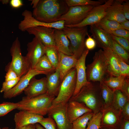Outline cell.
Here are the masks:
<instances>
[{"mask_svg":"<svg viewBox=\"0 0 129 129\" xmlns=\"http://www.w3.org/2000/svg\"><path fill=\"white\" fill-rule=\"evenodd\" d=\"M65 0H41L32 13L33 17L40 21L52 23L58 20L68 10Z\"/></svg>","mask_w":129,"mask_h":129,"instance_id":"6da1fadb","label":"cell"},{"mask_svg":"<svg viewBox=\"0 0 129 129\" xmlns=\"http://www.w3.org/2000/svg\"><path fill=\"white\" fill-rule=\"evenodd\" d=\"M70 100L83 103L94 113L101 112L104 108V102L101 97L100 85L93 82H88L81 89L76 95Z\"/></svg>","mask_w":129,"mask_h":129,"instance_id":"7a4b0ae2","label":"cell"},{"mask_svg":"<svg viewBox=\"0 0 129 129\" xmlns=\"http://www.w3.org/2000/svg\"><path fill=\"white\" fill-rule=\"evenodd\" d=\"M55 97L47 93L30 98L25 96L18 102L17 109L43 116L47 114L48 109Z\"/></svg>","mask_w":129,"mask_h":129,"instance_id":"3957f363","label":"cell"},{"mask_svg":"<svg viewBox=\"0 0 129 129\" xmlns=\"http://www.w3.org/2000/svg\"><path fill=\"white\" fill-rule=\"evenodd\" d=\"M86 73L88 81L100 83L104 81L107 74V64L102 50L95 53L93 61L86 67Z\"/></svg>","mask_w":129,"mask_h":129,"instance_id":"277c9868","label":"cell"},{"mask_svg":"<svg viewBox=\"0 0 129 129\" xmlns=\"http://www.w3.org/2000/svg\"><path fill=\"white\" fill-rule=\"evenodd\" d=\"M62 30L70 41L71 52L79 59L85 49V37L88 34L87 26L69 27L65 26Z\"/></svg>","mask_w":129,"mask_h":129,"instance_id":"5b68a950","label":"cell"},{"mask_svg":"<svg viewBox=\"0 0 129 129\" xmlns=\"http://www.w3.org/2000/svg\"><path fill=\"white\" fill-rule=\"evenodd\" d=\"M10 53L12 60L7 66L6 70H13L18 77H21L31 68L26 56H23L22 54L20 43L18 37L13 43L10 48Z\"/></svg>","mask_w":129,"mask_h":129,"instance_id":"8992f818","label":"cell"},{"mask_svg":"<svg viewBox=\"0 0 129 129\" xmlns=\"http://www.w3.org/2000/svg\"><path fill=\"white\" fill-rule=\"evenodd\" d=\"M76 79V71L75 67L70 70L63 78L58 94L52 104L67 103L74 92Z\"/></svg>","mask_w":129,"mask_h":129,"instance_id":"52a82bcc","label":"cell"},{"mask_svg":"<svg viewBox=\"0 0 129 129\" xmlns=\"http://www.w3.org/2000/svg\"><path fill=\"white\" fill-rule=\"evenodd\" d=\"M67 104H52L47 114L55 121L57 129H72V124L69 120L67 112Z\"/></svg>","mask_w":129,"mask_h":129,"instance_id":"ba28073f","label":"cell"},{"mask_svg":"<svg viewBox=\"0 0 129 129\" xmlns=\"http://www.w3.org/2000/svg\"><path fill=\"white\" fill-rule=\"evenodd\" d=\"M94 7L91 5L69 7L67 12L62 16L58 21H64L65 26L78 24L87 17Z\"/></svg>","mask_w":129,"mask_h":129,"instance_id":"9c48e42d","label":"cell"},{"mask_svg":"<svg viewBox=\"0 0 129 129\" xmlns=\"http://www.w3.org/2000/svg\"><path fill=\"white\" fill-rule=\"evenodd\" d=\"M113 0L105 1L102 4L94 7L87 17L79 23L65 26L69 27H81L96 24L105 17L107 9Z\"/></svg>","mask_w":129,"mask_h":129,"instance_id":"30bf717a","label":"cell"},{"mask_svg":"<svg viewBox=\"0 0 129 129\" xmlns=\"http://www.w3.org/2000/svg\"><path fill=\"white\" fill-rule=\"evenodd\" d=\"M24 19L18 25L19 29L22 32H25L28 28L37 27L43 26L51 27L55 29L62 30L65 27L64 21H60L52 23H46L37 20L33 16L32 12L25 10L22 13Z\"/></svg>","mask_w":129,"mask_h":129,"instance_id":"8fae6325","label":"cell"},{"mask_svg":"<svg viewBox=\"0 0 129 129\" xmlns=\"http://www.w3.org/2000/svg\"><path fill=\"white\" fill-rule=\"evenodd\" d=\"M102 114L101 128L110 129H120L123 118L121 113L112 106L103 108Z\"/></svg>","mask_w":129,"mask_h":129,"instance_id":"7c38bea8","label":"cell"},{"mask_svg":"<svg viewBox=\"0 0 129 129\" xmlns=\"http://www.w3.org/2000/svg\"><path fill=\"white\" fill-rule=\"evenodd\" d=\"M40 74H48L45 72L37 71L31 69L25 75L21 77L17 84L12 89L4 93L3 97L10 99L15 97L21 93L28 85L31 79L36 75Z\"/></svg>","mask_w":129,"mask_h":129,"instance_id":"4fadbf2b","label":"cell"},{"mask_svg":"<svg viewBox=\"0 0 129 129\" xmlns=\"http://www.w3.org/2000/svg\"><path fill=\"white\" fill-rule=\"evenodd\" d=\"M55 29L43 26L28 28L26 30L30 34L34 35L44 46H55L54 40Z\"/></svg>","mask_w":129,"mask_h":129,"instance_id":"5bb4252c","label":"cell"},{"mask_svg":"<svg viewBox=\"0 0 129 129\" xmlns=\"http://www.w3.org/2000/svg\"><path fill=\"white\" fill-rule=\"evenodd\" d=\"M27 53L26 57L32 69L33 68L38 60L45 55L44 46L35 37L27 44Z\"/></svg>","mask_w":129,"mask_h":129,"instance_id":"9a60e30c","label":"cell"},{"mask_svg":"<svg viewBox=\"0 0 129 129\" xmlns=\"http://www.w3.org/2000/svg\"><path fill=\"white\" fill-rule=\"evenodd\" d=\"M89 52V50L85 49L78 59L75 66L76 73V84L72 96L77 94L82 88L89 82L87 79L86 66V58Z\"/></svg>","mask_w":129,"mask_h":129,"instance_id":"2e32d148","label":"cell"},{"mask_svg":"<svg viewBox=\"0 0 129 129\" xmlns=\"http://www.w3.org/2000/svg\"><path fill=\"white\" fill-rule=\"evenodd\" d=\"M43 116L24 110H20L16 113L14 120L15 124V129H20L31 124L39 123Z\"/></svg>","mask_w":129,"mask_h":129,"instance_id":"e0dca14e","label":"cell"},{"mask_svg":"<svg viewBox=\"0 0 129 129\" xmlns=\"http://www.w3.org/2000/svg\"><path fill=\"white\" fill-rule=\"evenodd\" d=\"M47 79L43 77L37 79L33 77L24 91L26 97L28 98L34 97L47 93Z\"/></svg>","mask_w":129,"mask_h":129,"instance_id":"ac0fdd59","label":"cell"},{"mask_svg":"<svg viewBox=\"0 0 129 129\" xmlns=\"http://www.w3.org/2000/svg\"><path fill=\"white\" fill-rule=\"evenodd\" d=\"M90 32L98 46L112 49V39L110 34L96 24L90 26Z\"/></svg>","mask_w":129,"mask_h":129,"instance_id":"d6986e66","label":"cell"},{"mask_svg":"<svg viewBox=\"0 0 129 129\" xmlns=\"http://www.w3.org/2000/svg\"><path fill=\"white\" fill-rule=\"evenodd\" d=\"M92 112L83 103L69 100L67 103L66 112L68 119L72 122L85 113Z\"/></svg>","mask_w":129,"mask_h":129,"instance_id":"ffe728a7","label":"cell"},{"mask_svg":"<svg viewBox=\"0 0 129 129\" xmlns=\"http://www.w3.org/2000/svg\"><path fill=\"white\" fill-rule=\"evenodd\" d=\"M59 52L58 68L59 70L61 83L68 72L75 68L78 59L75 55H69Z\"/></svg>","mask_w":129,"mask_h":129,"instance_id":"44dd1931","label":"cell"},{"mask_svg":"<svg viewBox=\"0 0 129 129\" xmlns=\"http://www.w3.org/2000/svg\"><path fill=\"white\" fill-rule=\"evenodd\" d=\"M103 49L107 63L108 74L114 76H119L120 68L117 55L111 48Z\"/></svg>","mask_w":129,"mask_h":129,"instance_id":"7402d4cb","label":"cell"},{"mask_svg":"<svg viewBox=\"0 0 129 129\" xmlns=\"http://www.w3.org/2000/svg\"><path fill=\"white\" fill-rule=\"evenodd\" d=\"M125 0H113L108 8L105 17L120 23L125 20L123 13V3Z\"/></svg>","mask_w":129,"mask_h":129,"instance_id":"603a6c76","label":"cell"},{"mask_svg":"<svg viewBox=\"0 0 129 129\" xmlns=\"http://www.w3.org/2000/svg\"><path fill=\"white\" fill-rule=\"evenodd\" d=\"M54 40L58 51L68 55H73L70 50L68 38L62 30L55 29Z\"/></svg>","mask_w":129,"mask_h":129,"instance_id":"cb8c5ba5","label":"cell"},{"mask_svg":"<svg viewBox=\"0 0 129 129\" xmlns=\"http://www.w3.org/2000/svg\"><path fill=\"white\" fill-rule=\"evenodd\" d=\"M46 75L47 93L56 97L58 94L61 83L59 70L57 68L54 72Z\"/></svg>","mask_w":129,"mask_h":129,"instance_id":"d4e9b609","label":"cell"},{"mask_svg":"<svg viewBox=\"0 0 129 129\" xmlns=\"http://www.w3.org/2000/svg\"><path fill=\"white\" fill-rule=\"evenodd\" d=\"M100 94L104 102V108L112 106L114 92L103 81L99 83Z\"/></svg>","mask_w":129,"mask_h":129,"instance_id":"484cf974","label":"cell"},{"mask_svg":"<svg viewBox=\"0 0 129 129\" xmlns=\"http://www.w3.org/2000/svg\"><path fill=\"white\" fill-rule=\"evenodd\" d=\"M104 79L103 82L114 92L116 90H121L126 77L120 75L118 76L108 75Z\"/></svg>","mask_w":129,"mask_h":129,"instance_id":"4316f807","label":"cell"},{"mask_svg":"<svg viewBox=\"0 0 129 129\" xmlns=\"http://www.w3.org/2000/svg\"><path fill=\"white\" fill-rule=\"evenodd\" d=\"M129 101L128 99L120 90L114 92V97L112 106L116 110L121 113L124 105Z\"/></svg>","mask_w":129,"mask_h":129,"instance_id":"83f0119b","label":"cell"},{"mask_svg":"<svg viewBox=\"0 0 129 129\" xmlns=\"http://www.w3.org/2000/svg\"><path fill=\"white\" fill-rule=\"evenodd\" d=\"M33 68L37 71L47 72L49 74L53 73L56 69L45 54L38 60Z\"/></svg>","mask_w":129,"mask_h":129,"instance_id":"f1b7e54d","label":"cell"},{"mask_svg":"<svg viewBox=\"0 0 129 129\" xmlns=\"http://www.w3.org/2000/svg\"><path fill=\"white\" fill-rule=\"evenodd\" d=\"M107 33L110 34L113 31L121 28L120 24L104 17L96 24Z\"/></svg>","mask_w":129,"mask_h":129,"instance_id":"f546056e","label":"cell"},{"mask_svg":"<svg viewBox=\"0 0 129 129\" xmlns=\"http://www.w3.org/2000/svg\"><path fill=\"white\" fill-rule=\"evenodd\" d=\"M45 54L56 69L58 67L59 62V52L56 46H44Z\"/></svg>","mask_w":129,"mask_h":129,"instance_id":"4dcf8cb0","label":"cell"},{"mask_svg":"<svg viewBox=\"0 0 129 129\" xmlns=\"http://www.w3.org/2000/svg\"><path fill=\"white\" fill-rule=\"evenodd\" d=\"M94 114L92 112H88L77 118L72 122V129H85Z\"/></svg>","mask_w":129,"mask_h":129,"instance_id":"1f68e13d","label":"cell"},{"mask_svg":"<svg viewBox=\"0 0 129 129\" xmlns=\"http://www.w3.org/2000/svg\"><path fill=\"white\" fill-rule=\"evenodd\" d=\"M65 2L69 7L75 6H84L91 5L94 7L102 4L103 1L91 0H65Z\"/></svg>","mask_w":129,"mask_h":129,"instance_id":"d6a6232c","label":"cell"},{"mask_svg":"<svg viewBox=\"0 0 129 129\" xmlns=\"http://www.w3.org/2000/svg\"><path fill=\"white\" fill-rule=\"evenodd\" d=\"M112 49L127 64H129V52L113 39Z\"/></svg>","mask_w":129,"mask_h":129,"instance_id":"836d02e7","label":"cell"},{"mask_svg":"<svg viewBox=\"0 0 129 129\" xmlns=\"http://www.w3.org/2000/svg\"><path fill=\"white\" fill-rule=\"evenodd\" d=\"M102 116L101 112L94 113L88 122L85 129H100Z\"/></svg>","mask_w":129,"mask_h":129,"instance_id":"e575fe53","label":"cell"},{"mask_svg":"<svg viewBox=\"0 0 129 129\" xmlns=\"http://www.w3.org/2000/svg\"><path fill=\"white\" fill-rule=\"evenodd\" d=\"M18 106V102H4L0 103V117L5 115L14 109H17Z\"/></svg>","mask_w":129,"mask_h":129,"instance_id":"d590c367","label":"cell"},{"mask_svg":"<svg viewBox=\"0 0 129 129\" xmlns=\"http://www.w3.org/2000/svg\"><path fill=\"white\" fill-rule=\"evenodd\" d=\"M45 129H57L54 120L50 117H43L39 123Z\"/></svg>","mask_w":129,"mask_h":129,"instance_id":"8d00e7d4","label":"cell"},{"mask_svg":"<svg viewBox=\"0 0 129 129\" xmlns=\"http://www.w3.org/2000/svg\"><path fill=\"white\" fill-rule=\"evenodd\" d=\"M20 78L18 77L13 80L5 81L2 83L0 92L1 93L3 92L4 93L12 89L17 84Z\"/></svg>","mask_w":129,"mask_h":129,"instance_id":"74e56055","label":"cell"},{"mask_svg":"<svg viewBox=\"0 0 129 129\" xmlns=\"http://www.w3.org/2000/svg\"><path fill=\"white\" fill-rule=\"evenodd\" d=\"M118 61L120 75L129 77V65L117 55Z\"/></svg>","mask_w":129,"mask_h":129,"instance_id":"f35d334b","label":"cell"},{"mask_svg":"<svg viewBox=\"0 0 129 129\" xmlns=\"http://www.w3.org/2000/svg\"><path fill=\"white\" fill-rule=\"evenodd\" d=\"M110 34L113 39L129 53V40L124 38Z\"/></svg>","mask_w":129,"mask_h":129,"instance_id":"ab89813d","label":"cell"},{"mask_svg":"<svg viewBox=\"0 0 129 129\" xmlns=\"http://www.w3.org/2000/svg\"><path fill=\"white\" fill-rule=\"evenodd\" d=\"M110 34L124 38L129 40V31L122 28L118 29L113 31Z\"/></svg>","mask_w":129,"mask_h":129,"instance_id":"60d3db41","label":"cell"},{"mask_svg":"<svg viewBox=\"0 0 129 129\" xmlns=\"http://www.w3.org/2000/svg\"><path fill=\"white\" fill-rule=\"evenodd\" d=\"M88 38L85 40V45L86 49L90 50L94 49L96 47V43L94 39L88 34Z\"/></svg>","mask_w":129,"mask_h":129,"instance_id":"b9f144b4","label":"cell"},{"mask_svg":"<svg viewBox=\"0 0 129 129\" xmlns=\"http://www.w3.org/2000/svg\"><path fill=\"white\" fill-rule=\"evenodd\" d=\"M129 77H126L120 90L129 99Z\"/></svg>","mask_w":129,"mask_h":129,"instance_id":"7bdbcfd3","label":"cell"},{"mask_svg":"<svg viewBox=\"0 0 129 129\" xmlns=\"http://www.w3.org/2000/svg\"><path fill=\"white\" fill-rule=\"evenodd\" d=\"M6 71L7 73L5 76V81L13 80L19 77L16 73L12 70L9 69Z\"/></svg>","mask_w":129,"mask_h":129,"instance_id":"ee69618b","label":"cell"},{"mask_svg":"<svg viewBox=\"0 0 129 129\" xmlns=\"http://www.w3.org/2000/svg\"><path fill=\"white\" fill-rule=\"evenodd\" d=\"M124 14L126 19L129 20V1L125 0L123 3Z\"/></svg>","mask_w":129,"mask_h":129,"instance_id":"f6af8a7d","label":"cell"},{"mask_svg":"<svg viewBox=\"0 0 129 129\" xmlns=\"http://www.w3.org/2000/svg\"><path fill=\"white\" fill-rule=\"evenodd\" d=\"M121 113L123 118L129 120V101L127 102L124 105Z\"/></svg>","mask_w":129,"mask_h":129,"instance_id":"bcb514c9","label":"cell"},{"mask_svg":"<svg viewBox=\"0 0 129 129\" xmlns=\"http://www.w3.org/2000/svg\"><path fill=\"white\" fill-rule=\"evenodd\" d=\"M10 4L13 8H19L23 5L22 1L21 0H11L10 1Z\"/></svg>","mask_w":129,"mask_h":129,"instance_id":"7dc6e473","label":"cell"},{"mask_svg":"<svg viewBox=\"0 0 129 129\" xmlns=\"http://www.w3.org/2000/svg\"><path fill=\"white\" fill-rule=\"evenodd\" d=\"M121 28L129 31V21L126 20L120 23Z\"/></svg>","mask_w":129,"mask_h":129,"instance_id":"c3c4849f","label":"cell"},{"mask_svg":"<svg viewBox=\"0 0 129 129\" xmlns=\"http://www.w3.org/2000/svg\"><path fill=\"white\" fill-rule=\"evenodd\" d=\"M120 129H129V120L123 118Z\"/></svg>","mask_w":129,"mask_h":129,"instance_id":"681fc988","label":"cell"},{"mask_svg":"<svg viewBox=\"0 0 129 129\" xmlns=\"http://www.w3.org/2000/svg\"><path fill=\"white\" fill-rule=\"evenodd\" d=\"M20 129H36L35 124H31L23 127Z\"/></svg>","mask_w":129,"mask_h":129,"instance_id":"f907efd6","label":"cell"},{"mask_svg":"<svg viewBox=\"0 0 129 129\" xmlns=\"http://www.w3.org/2000/svg\"><path fill=\"white\" fill-rule=\"evenodd\" d=\"M32 2L31 5H32V7L34 9L35 8L37 5L39 0H31Z\"/></svg>","mask_w":129,"mask_h":129,"instance_id":"816d5d0a","label":"cell"},{"mask_svg":"<svg viewBox=\"0 0 129 129\" xmlns=\"http://www.w3.org/2000/svg\"><path fill=\"white\" fill-rule=\"evenodd\" d=\"M35 125L36 129H44V128L39 123L36 124Z\"/></svg>","mask_w":129,"mask_h":129,"instance_id":"f5cc1de1","label":"cell"},{"mask_svg":"<svg viewBox=\"0 0 129 129\" xmlns=\"http://www.w3.org/2000/svg\"><path fill=\"white\" fill-rule=\"evenodd\" d=\"M9 1L8 0H1V1L3 4H7L9 3Z\"/></svg>","mask_w":129,"mask_h":129,"instance_id":"db71d44e","label":"cell"},{"mask_svg":"<svg viewBox=\"0 0 129 129\" xmlns=\"http://www.w3.org/2000/svg\"><path fill=\"white\" fill-rule=\"evenodd\" d=\"M1 129H9V128L8 127H5L2 128Z\"/></svg>","mask_w":129,"mask_h":129,"instance_id":"11a10c76","label":"cell"},{"mask_svg":"<svg viewBox=\"0 0 129 129\" xmlns=\"http://www.w3.org/2000/svg\"><path fill=\"white\" fill-rule=\"evenodd\" d=\"M100 129H110L105 128H100Z\"/></svg>","mask_w":129,"mask_h":129,"instance_id":"9f6ffc18","label":"cell"},{"mask_svg":"<svg viewBox=\"0 0 129 129\" xmlns=\"http://www.w3.org/2000/svg\"><path fill=\"white\" fill-rule=\"evenodd\" d=\"M9 129H12V128H9Z\"/></svg>","mask_w":129,"mask_h":129,"instance_id":"6f0895ef","label":"cell"},{"mask_svg":"<svg viewBox=\"0 0 129 129\" xmlns=\"http://www.w3.org/2000/svg\"><path fill=\"white\" fill-rule=\"evenodd\" d=\"M1 127H0V129H1Z\"/></svg>","mask_w":129,"mask_h":129,"instance_id":"680465c9","label":"cell"},{"mask_svg":"<svg viewBox=\"0 0 129 129\" xmlns=\"http://www.w3.org/2000/svg\"><path fill=\"white\" fill-rule=\"evenodd\" d=\"M1 0H0V1H1Z\"/></svg>","mask_w":129,"mask_h":129,"instance_id":"91938a15","label":"cell"}]
</instances>
